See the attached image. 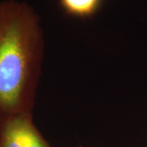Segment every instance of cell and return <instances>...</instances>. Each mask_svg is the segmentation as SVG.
<instances>
[{
    "mask_svg": "<svg viewBox=\"0 0 147 147\" xmlns=\"http://www.w3.org/2000/svg\"><path fill=\"white\" fill-rule=\"evenodd\" d=\"M79 147H88V146H79Z\"/></svg>",
    "mask_w": 147,
    "mask_h": 147,
    "instance_id": "4",
    "label": "cell"
},
{
    "mask_svg": "<svg viewBox=\"0 0 147 147\" xmlns=\"http://www.w3.org/2000/svg\"><path fill=\"white\" fill-rule=\"evenodd\" d=\"M0 147H52L35 126L32 113L0 120Z\"/></svg>",
    "mask_w": 147,
    "mask_h": 147,
    "instance_id": "2",
    "label": "cell"
},
{
    "mask_svg": "<svg viewBox=\"0 0 147 147\" xmlns=\"http://www.w3.org/2000/svg\"><path fill=\"white\" fill-rule=\"evenodd\" d=\"M43 49L35 10L23 1H0V120L32 113Z\"/></svg>",
    "mask_w": 147,
    "mask_h": 147,
    "instance_id": "1",
    "label": "cell"
},
{
    "mask_svg": "<svg viewBox=\"0 0 147 147\" xmlns=\"http://www.w3.org/2000/svg\"><path fill=\"white\" fill-rule=\"evenodd\" d=\"M102 0H59L61 9L67 15L89 18L100 10Z\"/></svg>",
    "mask_w": 147,
    "mask_h": 147,
    "instance_id": "3",
    "label": "cell"
}]
</instances>
